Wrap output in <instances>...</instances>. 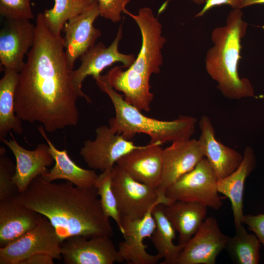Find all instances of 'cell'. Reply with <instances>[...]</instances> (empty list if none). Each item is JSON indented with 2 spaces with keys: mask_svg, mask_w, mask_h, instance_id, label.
I'll return each instance as SVG.
<instances>
[{
  "mask_svg": "<svg viewBox=\"0 0 264 264\" xmlns=\"http://www.w3.org/2000/svg\"><path fill=\"white\" fill-rule=\"evenodd\" d=\"M34 43L19 72L15 111L22 120L38 122L53 132L77 125L79 97L72 82L63 37L52 33L42 13L36 21Z\"/></svg>",
  "mask_w": 264,
  "mask_h": 264,
  "instance_id": "obj_1",
  "label": "cell"
},
{
  "mask_svg": "<svg viewBox=\"0 0 264 264\" xmlns=\"http://www.w3.org/2000/svg\"><path fill=\"white\" fill-rule=\"evenodd\" d=\"M95 187L82 188L66 181L53 183L41 176L15 196L25 207L46 218L62 242L75 236L111 237L110 218L104 214Z\"/></svg>",
  "mask_w": 264,
  "mask_h": 264,
  "instance_id": "obj_2",
  "label": "cell"
},
{
  "mask_svg": "<svg viewBox=\"0 0 264 264\" xmlns=\"http://www.w3.org/2000/svg\"><path fill=\"white\" fill-rule=\"evenodd\" d=\"M123 13L131 17L139 28L142 43L132 64L125 70L116 66L106 74L110 85L124 93L125 100L140 111H149L154 99L150 91V78L158 74L163 64L161 50L166 42L162 35V25L149 7L140 8L137 14L126 9Z\"/></svg>",
  "mask_w": 264,
  "mask_h": 264,
  "instance_id": "obj_3",
  "label": "cell"
},
{
  "mask_svg": "<svg viewBox=\"0 0 264 264\" xmlns=\"http://www.w3.org/2000/svg\"><path fill=\"white\" fill-rule=\"evenodd\" d=\"M242 16V9H233L225 24L213 29V45L207 51L205 59L207 73L217 83L223 95L232 100L254 96L250 81L241 77L239 73L241 41L248 26Z\"/></svg>",
  "mask_w": 264,
  "mask_h": 264,
  "instance_id": "obj_4",
  "label": "cell"
},
{
  "mask_svg": "<svg viewBox=\"0 0 264 264\" xmlns=\"http://www.w3.org/2000/svg\"><path fill=\"white\" fill-rule=\"evenodd\" d=\"M99 89L110 99L115 116L109 121V126L116 133L131 140L136 134L148 135L150 142L160 145L191 138L197 120L191 116L181 115L171 121L148 117L128 102L110 85L107 74L93 78Z\"/></svg>",
  "mask_w": 264,
  "mask_h": 264,
  "instance_id": "obj_5",
  "label": "cell"
},
{
  "mask_svg": "<svg viewBox=\"0 0 264 264\" xmlns=\"http://www.w3.org/2000/svg\"><path fill=\"white\" fill-rule=\"evenodd\" d=\"M217 177L207 159L203 158L190 171L177 179L166 190L170 200L200 203L218 210L222 205L217 188Z\"/></svg>",
  "mask_w": 264,
  "mask_h": 264,
  "instance_id": "obj_6",
  "label": "cell"
},
{
  "mask_svg": "<svg viewBox=\"0 0 264 264\" xmlns=\"http://www.w3.org/2000/svg\"><path fill=\"white\" fill-rule=\"evenodd\" d=\"M61 243L49 220L41 215L36 226L22 236L0 247V264H20L26 258L43 253L60 259Z\"/></svg>",
  "mask_w": 264,
  "mask_h": 264,
  "instance_id": "obj_7",
  "label": "cell"
},
{
  "mask_svg": "<svg viewBox=\"0 0 264 264\" xmlns=\"http://www.w3.org/2000/svg\"><path fill=\"white\" fill-rule=\"evenodd\" d=\"M112 188L122 218L141 219L156 205L164 204L157 189L136 180L116 164L112 170Z\"/></svg>",
  "mask_w": 264,
  "mask_h": 264,
  "instance_id": "obj_8",
  "label": "cell"
},
{
  "mask_svg": "<svg viewBox=\"0 0 264 264\" xmlns=\"http://www.w3.org/2000/svg\"><path fill=\"white\" fill-rule=\"evenodd\" d=\"M95 134L94 140L84 141L80 151L85 162L94 170H112L122 156L140 146L115 132L109 126L98 127Z\"/></svg>",
  "mask_w": 264,
  "mask_h": 264,
  "instance_id": "obj_9",
  "label": "cell"
},
{
  "mask_svg": "<svg viewBox=\"0 0 264 264\" xmlns=\"http://www.w3.org/2000/svg\"><path fill=\"white\" fill-rule=\"evenodd\" d=\"M122 38V27L121 25L112 43L106 47L102 43H98L89 48L80 58L81 64L79 67L72 70L71 79L73 86L79 96L91 103L89 97L82 90V84L88 76L92 78L100 75L106 67L114 63L120 62L124 68L129 67L134 62L135 57L133 54H125L118 50V45Z\"/></svg>",
  "mask_w": 264,
  "mask_h": 264,
  "instance_id": "obj_10",
  "label": "cell"
},
{
  "mask_svg": "<svg viewBox=\"0 0 264 264\" xmlns=\"http://www.w3.org/2000/svg\"><path fill=\"white\" fill-rule=\"evenodd\" d=\"M204 157L198 140L191 138L172 142L170 146L163 149L162 175L157 190L164 205L172 201L165 196L166 189L192 170Z\"/></svg>",
  "mask_w": 264,
  "mask_h": 264,
  "instance_id": "obj_11",
  "label": "cell"
},
{
  "mask_svg": "<svg viewBox=\"0 0 264 264\" xmlns=\"http://www.w3.org/2000/svg\"><path fill=\"white\" fill-rule=\"evenodd\" d=\"M110 237H69L61 243L66 264H113L123 262Z\"/></svg>",
  "mask_w": 264,
  "mask_h": 264,
  "instance_id": "obj_12",
  "label": "cell"
},
{
  "mask_svg": "<svg viewBox=\"0 0 264 264\" xmlns=\"http://www.w3.org/2000/svg\"><path fill=\"white\" fill-rule=\"evenodd\" d=\"M229 238L221 232L216 219L208 217L184 245L175 264H215Z\"/></svg>",
  "mask_w": 264,
  "mask_h": 264,
  "instance_id": "obj_13",
  "label": "cell"
},
{
  "mask_svg": "<svg viewBox=\"0 0 264 264\" xmlns=\"http://www.w3.org/2000/svg\"><path fill=\"white\" fill-rule=\"evenodd\" d=\"M35 35L36 26L29 20H6L0 31V62L4 70L20 71Z\"/></svg>",
  "mask_w": 264,
  "mask_h": 264,
  "instance_id": "obj_14",
  "label": "cell"
},
{
  "mask_svg": "<svg viewBox=\"0 0 264 264\" xmlns=\"http://www.w3.org/2000/svg\"><path fill=\"white\" fill-rule=\"evenodd\" d=\"M153 209L141 219L122 218L124 240L119 243L118 251L123 262L131 264H156L163 259L158 254L148 253L144 244V240L151 237L156 227Z\"/></svg>",
  "mask_w": 264,
  "mask_h": 264,
  "instance_id": "obj_15",
  "label": "cell"
},
{
  "mask_svg": "<svg viewBox=\"0 0 264 264\" xmlns=\"http://www.w3.org/2000/svg\"><path fill=\"white\" fill-rule=\"evenodd\" d=\"M100 15L98 2L83 13L69 20L64 25V45L70 67L75 61L95 44L101 36L93 23Z\"/></svg>",
  "mask_w": 264,
  "mask_h": 264,
  "instance_id": "obj_16",
  "label": "cell"
},
{
  "mask_svg": "<svg viewBox=\"0 0 264 264\" xmlns=\"http://www.w3.org/2000/svg\"><path fill=\"white\" fill-rule=\"evenodd\" d=\"M12 139L0 141L12 151L16 158V169L13 181L18 193L23 192L30 183L38 176L47 173V167L55 162L47 144H39L34 150H28L17 142L12 133Z\"/></svg>",
  "mask_w": 264,
  "mask_h": 264,
  "instance_id": "obj_17",
  "label": "cell"
},
{
  "mask_svg": "<svg viewBox=\"0 0 264 264\" xmlns=\"http://www.w3.org/2000/svg\"><path fill=\"white\" fill-rule=\"evenodd\" d=\"M163 149L160 144L150 142L127 153L116 164L136 180L157 189L162 175Z\"/></svg>",
  "mask_w": 264,
  "mask_h": 264,
  "instance_id": "obj_18",
  "label": "cell"
},
{
  "mask_svg": "<svg viewBox=\"0 0 264 264\" xmlns=\"http://www.w3.org/2000/svg\"><path fill=\"white\" fill-rule=\"evenodd\" d=\"M200 135L198 140L204 157L215 173L218 179L233 173L241 164L243 155L236 150L218 141L210 118L202 116L199 122Z\"/></svg>",
  "mask_w": 264,
  "mask_h": 264,
  "instance_id": "obj_19",
  "label": "cell"
},
{
  "mask_svg": "<svg viewBox=\"0 0 264 264\" xmlns=\"http://www.w3.org/2000/svg\"><path fill=\"white\" fill-rule=\"evenodd\" d=\"M15 196L0 200V247L32 229L41 216L20 203Z\"/></svg>",
  "mask_w": 264,
  "mask_h": 264,
  "instance_id": "obj_20",
  "label": "cell"
},
{
  "mask_svg": "<svg viewBox=\"0 0 264 264\" xmlns=\"http://www.w3.org/2000/svg\"><path fill=\"white\" fill-rule=\"evenodd\" d=\"M38 130L47 143L55 161L53 167L41 176L48 182L65 179L80 188L94 187L98 176L95 171L79 167L70 158L66 150L57 149L47 136L43 125L39 126Z\"/></svg>",
  "mask_w": 264,
  "mask_h": 264,
  "instance_id": "obj_21",
  "label": "cell"
},
{
  "mask_svg": "<svg viewBox=\"0 0 264 264\" xmlns=\"http://www.w3.org/2000/svg\"><path fill=\"white\" fill-rule=\"evenodd\" d=\"M243 155V160L239 167L229 176L219 179L217 182L219 193L227 197L231 201L235 229L240 227L243 224L244 183L256 164V156L251 147H246Z\"/></svg>",
  "mask_w": 264,
  "mask_h": 264,
  "instance_id": "obj_22",
  "label": "cell"
},
{
  "mask_svg": "<svg viewBox=\"0 0 264 264\" xmlns=\"http://www.w3.org/2000/svg\"><path fill=\"white\" fill-rule=\"evenodd\" d=\"M207 208L199 203L180 200L164 205L166 216L178 233V244L184 246L197 232L206 219Z\"/></svg>",
  "mask_w": 264,
  "mask_h": 264,
  "instance_id": "obj_23",
  "label": "cell"
},
{
  "mask_svg": "<svg viewBox=\"0 0 264 264\" xmlns=\"http://www.w3.org/2000/svg\"><path fill=\"white\" fill-rule=\"evenodd\" d=\"M0 80V140L11 131L18 134L23 132L21 119L15 111V95L18 83L19 72L4 70Z\"/></svg>",
  "mask_w": 264,
  "mask_h": 264,
  "instance_id": "obj_24",
  "label": "cell"
},
{
  "mask_svg": "<svg viewBox=\"0 0 264 264\" xmlns=\"http://www.w3.org/2000/svg\"><path fill=\"white\" fill-rule=\"evenodd\" d=\"M163 207V204H158L152 210L156 227L151 241L157 254L164 259L161 264H175L184 246L174 244L176 230L166 216Z\"/></svg>",
  "mask_w": 264,
  "mask_h": 264,
  "instance_id": "obj_25",
  "label": "cell"
},
{
  "mask_svg": "<svg viewBox=\"0 0 264 264\" xmlns=\"http://www.w3.org/2000/svg\"><path fill=\"white\" fill-rule=\"evenodd\" d=\"M54 5L45 9L43 17L50 30L57 35H61L65 24L70 19L89 9L96 0H54Z\"/></svg>",
  "mask_w": 264,
  "mask_h": 264,
  "instance_id": "obj_26",
  "label": "cell"
},
{
  "mask_svg": "<svg viewBox=\"0 0 264 264\" xmlns=\"http://www.w3.org/2000/svg\"><path fill=\"white\" fill-rule=\"evenodd\" d=\"M229 237L225 248L233 262L237 264H258L261 242L255 234L248 233L243 225Z\"/></svg>",
  "mask_w": 264,
  "mask_h": 264,
  "instance_id": "obj_27",
  "label": "cell"
},
{
  "mask_svg": "<svg viewBox=\"0 0 264 264\" xmlns=\"http://www.w3.org/2000/svg\"><path fill=\"white\" fill-rule=\"evenodd\" d=\"M112 170H105L98 175L95 187L100 197L101 205L104 214L115 221L122 234V217L119 213L116 198L112 188Z\"/></svg>",
  "mask_w": 264,
  "mask_h": 264,
  "instance_id": "obj_28",
  "label": "cell"
},
{
  "mask_svg": "<svg viewBox=\"0 0 264 264\" xmlns=\"http://www.w3.org/2000/svg\"><path fill=\"white\" fill-rule=\"evenodd\" d=\"M5 150L0 148V200L17 195L18 191L13 181L16 165L5 156Z\"/></svg>",
  "mask_w": 264,
  "mask_h": 264,
  "instance_id": "obj_29",
  "label": "cell"
},
{
  "mask_svg": "<svg viewBox=\"0 0 264 264\" xmlns=\"http://www.w3.org/2000/svg\"><path fill=\"white\" fill-rule=\"evenodd\" d=\"M0 14L8 20L34 18L30 0H0Z\"/></svg>",
  "mask_w": 264,
  "mask_h": 264,
  "instance_id": "obj_30",
  "label": "cell"
},
{
  "mask_svg": "<svg viewBox=\"0 0 264 264\" xmlns=\"http://www.w3.org/2000/svg\"><path fill=\"white\" fill-rule=\"evenodd\" d=\"M100 16L116 23L121 20V14L131 0H96Z\"/></svg>",
  "mask_w": 264,
  "mask_h": 264,
  "instance_id": "obj_31",
  "label": "cell"
},
{
  "mask_svg": "<svg viewBox=\"0 0 264 264\" xmlns=\"http://www.w3.org/2000/svg\"><path fill=\"white\" fill-rule=\"evenodd\" d=\"M243 223L254 232L261 243L264 245V214L244 215Z\"/></svg>",
  "mask_w": 264,
  "mask_h": 264,
  "instance_id": "obj_32",
  "label": "cell"
},
{
  "mask_svg": "<svg viewBox=\"0 0 264 264\" xmlns=\"http://www.w3.org/2000/svg\"><path fill=\"white\" fill-rule=\"evenodd\" d=\"M245 0H207L202 9L198 13L195 17L203 16L208 11L212 8L222 5H228L233 9L244 8Z\"/></svg>",
  "mask_w": 264,
  "mask_h": 264,
  "instance_id": "obj_33",
  "label": "cell"
},
{
  "mask_svg": "<svg viewBox=\"0 0 264 264\" xmlns=\"http://www.w3.org/2000/svg\"><path fill=\"white\" fill-rule=\"evenodd\" d=\"M54 258L46 254H37L22 261L20 264H53Z\"/></svg>",
  "mask_w": 264,
  "mask_h": 264,
  "instance_id": "obj_34",
  "label": "cell"
},
{
  "mask_svg": "<svg viewBox=\"0 0 264 264\" xmlns=\"http://www.w3.org/2000/svg\"><path fill=\"white\" fill-rule=\"evenodd\" d=\"M171 0H166V1L163 3L161 6L160 8L159 9L158 13V14L161 13L166 8L168 4V2ZM194 3L198 4H204L207 0H191Z\"/></svg>",
  "mask_w": 264,
  "mask_h": 264,
  "instance_id": "obj_35",
  "label": "cell"
},
{
  "mask_svg": "<svg viewBox=\"0 0 264 264\" xmlns=\"http://www.w3.org/2000/svg\"><path fill=\"white\" fill-rule=\"evenodd\" d=\"M260 4H264V0H245L244 7Z\"/></svg>",
  "mask_w": 264,
  "mask_h": 264,
  "instance_id": "obj_36",
  "label": "cell"
}]
</instances>
